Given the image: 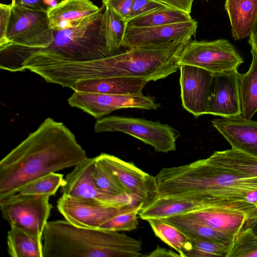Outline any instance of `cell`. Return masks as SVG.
<instances>
[{"label": "cell", "instance_id": "obj_15", "mask_svg": "<svg viewBox=\"0 0 257 257\" xmlns=\"http://www.w3.org/2000/svg\"><path fill=\"white\" fill-rule=\"evenodd\" d=\"M198 23L191 21L171 25L148 27L127 26L124 47L127 49L149 47L167 44L187 36H195Z\"/></svg>", "mask_w": 257, "mask_h": 257}, {"label": "cell", "instance_id": "obj_27", "mask_svg": "<svg viewBox=\"0 0 257 257\" xmlns=\"http://www.w3.org/2000/svg\"><path fill=\"white\" fill-rule=\"evenodd\" d=\"M155 235L174 249L181 257L190 251L192 244L186 234L172 224L162 219H150L147 220Z\"/></svg>", "mask_w": 257, "mask_h": 257}, {"label": "cell", "instance_id": "obj_17", "mask_svg": "<svg viewBox=\"0 0 257 257\" xmlns=\"http://www.w3.org/2000/svg\"><path fill=\"white\" fill-rule=\"evenodd\" d=\"M211 123L232 148L257 157V121L240 115L221 117L212 120Z\"/></svg>", "mask_w": 257, "mask_h": 257}, {"label": "cell", "instance_id": "obj_42", "mask_svg": "<svg viewBox=\"0 0 257 257\" xmlns=\"http://www.w3.org/2000/svg\"><path fill=\"white\" fill-rule=\"evenodd\" d=\"M255 204H256V207H257V202L255 203Z\"/></svg>", "mask_w": 257, "mask_h": 257}, {"label": "cell", "instance_id": "obj_13", "mask_svg": "<svg viewBox=\"0 0 257 257\" xmlns=\"http://www.w3.org/2000/svg\"><path fill=\"white\" fill-rule=\"evenodd\" d=\"M96 158L87 157L74 167L65 179L61 187L62 195L71 198L92 199L104 204L121 206L127 204L128 196L103 193L97 188L93 174Z\"/></svg>", "mask_w": 257, "mask_h": 257}, {"label": "cell", "instance_id": "obj_36", "mask_svg": "<svg viewBox=\"0 0 257 257\" xmlns=\"http://www.w3.org/2000/svg\"><path fill=\"white\" fill-rule=\"evenodd\" d=\"M134 0H102V6L113 10L128 21Z\"/></svg>", "mask_w": 257, "mask_h": 257}, {"label": "cell", "instance_id": "obj_7", "mask_svg": "<svg viewBox=\"0 0 257 257\" xmlns=\"http://www.w3.org/2000/svg\"><path fill=\"white\" fill-rule=\"evenodd\" d=\"M11 6L7 44L0 52L48 47L53 41L54 31L50 27L47 11Z\"/></svg>", "mask_w": 257, "mask_h": 257}, {"label": "cell", "instance_id": "obj_35", "mask_svg": "<svg viewBox=\"0 0 257 257\" xmlns=\"http://www.w3.org/2000/svg\"><path fill=\"white\" fill-rule=\"evenodd\" d=\"M12 11L11 4H0V50L7 44V35Z\"/></svg>", "mask_w": 257, "mask_h": 257}, {"label": "cell", "instance_id": "obj_4", "mask_svg": "<svg viewBox=\"0 0 257 257\" xmlns=\"http://www.w3.org/2000/svg\"><path fill=\"white\" fill-rule=\"evenodd\" d=\"M43 257H141L142 243L125 233L79 227L66 220L48 221Z\"/></svg>", "mask_w": 257, "mask_h": 257}, {"label": "cell", "instance_id": "obj_28", "mask_svg": "<svg viewBox=\"0 0 257 257\" xmlns=\"http://www.w3.org/2000/svg\"><path fill=\"white\" fill-rule=\"evenodd\" d=\"M190 14L179 10L167 7L135 18L127 22V26L148 27L171 25L191 21Z\"/></svg>", "mask_w": 257, "mask_h": 257}, {"label": "cell", "instance_id": "obj_2", "mask_svg": "<svg viewBox=\"0 0 257 257\" xmlns=\"http://www.w3.org/2000/svg\"><path fill=\"white\" fill-rule=\"evenodd\" d=\"M192 37L156 46L127 49L102 59L65 63L62 77L69 87L80 80L99 78H137L148 82L164 79L179 69L180 53Z\"/></svg>", "mask_w": 257, "mask_h": 257}, {"label": "cell", "instance_id": "obj_19", "mask_svg": "<svg viewBox=\"0 0 257 257\" xmlns=\"http://www.w3.org/2000/svg\"><path fill=\"white\" fill-rule=\"evenodd\" d=\"M100 9L90 0H63L47 11L54 31L71 28Z\"/></svg>", "mask_w": 257, "mask_h": 257}, {"label": "cell", "instance_id": "obj_5", "mask_svg": "<svg viewBox=\"0 0 257 257\" xmlns=\"http://www.w3.org/2000/svg\"><path fill=\"white\" fill-rule=\"evenodd\" d=\"M155 178L158 196L202 197L225 189L257 190V177L230 172L208 158L187 165L163 168Z\"/></svg>", "mask_w": 257, "mask_h": 257}, {"label": "cell", "instance_id": "obj_23", "mask_svg": "<svg viewBox=\"0 0 257 257\" xmlns=\"http://www.w3.org/2000/svg\"><path fill=\"white\" fill-rule=\"evenodd\" d=\"M42 240V237L10 227L7 237L8 253L12 257H43Z\"/></svg>", "mask_w": 257, "mask_h": 257}, {"label": "cell", "instance_id": "obj_30", "mask_svg": "<svg viewBox=\"0 0 257 257\" xmlns=\"http://www.w3.org/2000/svg\"><path fill=\"white\" fill-rule=\"evenodd\" d=\"M184 232L188 236L192 245V249L185 253L186 257H226L231 245Z\"/></svg>", "mask_w": 257, "mask_h": 257}, {"label": "cell", "instance_id": "obj_8", "mask_svg": "<svg viewBox=\"0 0 257 257\" xmlns=\"http://www.w3.org/2000/svg\"><path fill=\"white\" fill-rule=\"evenodd\" d=\"M243 60L227 39L191 40L179 56V65L196 66L213 75L238 69Z\"/></svg>", "mask_w": 257, "mask_h": 257}, {"label": "cell", "instance_id": "obj_9", "mask_svg": "<svg viewBox=\"0 0 257 257\" xmlns=\"http://www.w3.org/2000/svg\"><path fill=\"white\" fill-rule=\"evenodd\" d=\"M50 196L17 193L0 199L3 218L10 227H16L42 237L53 206Z\"/></svg>", "mask_w": 257, "mask_h": 257}, {"label": "cell", "instance_id": "obj_11", "mask_svg": "<svg viewBox=\"0 0 257 257\" xmlns=\"http://www.w3.org/2000/svg\"><path fill=\"white\" fill-rule=\"evenodd\" d=\"M68 103L96 119L121 108L151 110L160 107L153 98L143 94H106L79 91H74L68 99Z\"/></svg>", "mask_w": 257, "mask_h": 257}, {"label": "cell", "instance_id": "obj_21", "mask_svg": "<svg viewBox=\"0 0 257 257\" xmlns=\"http://www.w3.org/2000/svg\"><path fill=\"white\" fill-rule=\"evenodd\" d=\"M224 9L235 41L249 36L257 19V0H225Z\"/></svg>", "mask_w": 257, "mask_h": 257}, {"label": "cell", "instance_id": "obj_1", "mask_svg": "<svg viewBox=\"0 0 257 257\" xmlns=\"http://www.w3.org/2000/svg\"><path fill=\"white\" fill-rule=\"evenodd\" d=\"M87 158L75 135L62 122L46 118L0 162V199L27 183L74 167Z\"/></svg>", "mask_w": 257, "mask_h": 257}, {"label": "cell", "instance_id": "obj_20", "mask_svg": "<svg viewBox=\"0 0 257 257\" xmlns=\"http://www.w3.org/2000/svg\"><path fill=\"white\" fill-rule=\"evenodd\" d=\"M148 82L143 79L130 77H105L78 81L71 88L74 91L106 94H143Z\"/></svg>", "mask_w": 257, "mask_h": 257}, {"label": "cell", "instance_id": "obj_33", "mask_svg": "<svg viewBox=\"0 0 257 257\" xmlns=\"http://www.w3.org/2000/svg\"><path fill=\"white\" fill-rule=\"evenodd\" d=\"M143 206L144 203L140 202L134 209L110 219L103 223L98 228L117 231L136 229L139 225V213Z\"/></svg>", "mask_w": 257, "mask_h": 257}, {"label": "cell", "instance_id": "obj_39", "mask_svg": "<svg viewBox=\"0 0 257 257\" xmlns=\"http://www.w3.org/2000/svg\"><path fill=\"white\" fill-rule=\"evenodd\" d=\"M142 256L145 257H164V256H180L181 255L179 253H176L174 251L166 249L165 248H163L160 246H158L155 249L152 251L146 253L145 254H143Z\"/></svg>", "mask_w": 257, "mask_h": 257}, {"label": "cell", "instance_id": "obj_37", "mask_svg": "<svg viewBox=\"0 0 257 257\" xmlns=\"http://www.w3.org/2000/svg\"><path fill=\"white\" fill-rule=\"evenodd\" d=\"M11 4L14 6L31 10L46 11L49 10L46 0H11Z\"/></svg>", "mask_w": 257, "mask_h": 257}, {"label": "cell", "instance_id": "obj_32", "mask_svg": "<svg viewBox=\"0 0 257 257\" xmlns=\"http://www.w3.org/2000/svg\"><path fill=\"white\" fill-rule=\"evenodd\" d=\"M226 257H257V235L249 228L242 229L235 237Z\"/></svg>", "mask_w": 257, "mask_h": 257}, {"label": "cell", "instance_id": "obj_14", "mask_svg": "<svg viewBox=\"0 0 257 257\" xmlns=\"http://www.w3.org/2000/svg\"><path fill=\"white\" fill-rule=\"evenodd\" d=\"M179 69L183 107L196 117L206 114L213 74L192 65H182Z\"/></svg>", "mask_w": 257, "mask_h": 257}, {"label": "cell", "instance_id": "obj_38", "mask_svg": "<svg viewBox=\"0 0 257 257\" xmlns=\"http://www.w3.org/2000/svg\"><path fill=\"white\" fill-rule=\"evenodd\" d=\"M168 7L191 14L194 0H157Z\"/></svg>", "mask_w": 257, "mask_h": 257}, {"label": "cell", "instance_id": "obj_24", "mask_svg": "<svg viewBox=\"0 0 257 257\" xmlns=\"http://www.w3.org/2000/svg\"><path fill=\"white\" fill-rule=\"evenodd\" d=\"M162 219L184 232L217 242L231 245L235 237L206 225L186 214L174 215Z\"/></svg>", "mask_w": 257, "mask_h": 257}, {"label": "cell", "instance_id": "obj_25", "mask_svg": "<svg viewBox=\"0 0 257 257\" xmlns=\"http://www.w3.org/2000/svg\"><path fill=\"white\" fill-rule=\"evenodd\" d=\"M251 56L249 69L239 75L240 115L247 119H252L257 113V56L253 54Z\"/></svg>", "mask_w": 257, "mask_h": 257}, {"label": "cell", "instance_id": "obj_10", "mask_svg": "<svg viewBox=\"0 0 257 257\" xmlns=\"http://www.w3.org/2000/svg\"><path fill=\"white\" fill-rule=\"evenodd\" d=\"M139 203L115 206L95 199L62 195L57 201V207L59 212L69 223L79 227L98 228L110 219L134 209Z\"/></svg>", "mask_w": 257, "mask_h": 257}, {"label": "cell", "instance_id": "obj_6", "mask_svg": "<svg viewBox=\"0 0 257 257\" xmlns=\"http://www.w3.org/2000/svg\"><path fill=\"white\" fill-rule=\"evenodd\" d=\"M96 133L121 132L152 146L156 152L168 153L176 148L177 130L158 121L144 118L112 115L97 119Z\"/></svg>", "mask_w": 257, "mask_h": 257}, {"label": "cell", "instance_id": "obj_3", "mask_svg": "<svg viewBox=\"0 0 257 257\" xmlns=\"http://www.w3.org/2000/svg\"><path fill=\"white\" fill-rule=\"evenodd\" d=\"M105 7L89 16L76 25L54 31V39L47 48L14 49L9 61L15 72L70 62L106 58L118 53L109 51L104 38L101 19ZM120 53V52H119Z\"/></svg>", "mask_w": 257, "mask_h": 257}, {"label": "cell", "instance_id": "obj_40", "mask_svg": "<svg viewBox=\"0 0 257 257\" xmlns=\"http://www.w3.org/2000/svg\"><path fill=\"white\" fill-rule=\"evenodd\" d=\"M249 37L248 42L251 47L250 53L251 54L257 56V19L252 27Z\"/></svg>", "mask_w": 257, "mask_h": 257}, {"label": "cell", "instance_id": "obj_31", "mask_svg": "<svg viewBox=\"0 0 257 257\" xmlns=\"http://www.w3.org/2000/svg\"><path fill=\"white\" fill-rule=\"evenodd\" d=\"M96 158L93 177L98 189L103 193L112 195H130L117 178Z\"/></svg>", "mask_w": 257, "mask_h": 257}, {"label": "cell", "instance_id": "obj_16", "mask_svg": "<svg viewBox=\"0 0 257 257\" xmlns=\"http://www.w3.org/2000/svg\"><path fill=\"white\" fill-rule=\"evenodd\" d=\"M238 69L214 75L206 113L222 117L241 113Z\"/></svg>", "mask_w": 257, "mask_h": 257}, {"label": "cell", "instance_id": "obj_41", "mask_svg": "<svg viewBox=\"0 0 257 257\" xmlns=\"http://www.w3.org/2000/svg\"><path fill=\"white\" fill-rule=\"evenodd\" d=\"M250 228L255 234L257 235V216L247 219L244 228Z\"/></svg>", "mask_w": 257, "mask_h": 257}, {"label": "cell", "instance_id": "obj_12", "mask_svg": "<svg viewBox=\"0 0 257 257\" xmlns=\"http://www.w3.org/2000/svg\"><path fill=\"white\" fill-rule=\"evenodd\" d=\"M96 157L117 178L127 193L144 205L157 196L155 177L115 156L101 153Z\"/></svg>", "mask_w": 257, "mask_h": 257}, {"label": "cell", "instance_id": "obj_34", "mask_svg": "<svg viewBox=\"0 0 257 257\" xmlns=\"http://www.w3.org/2000/svg\"><path fill=\"white\" fill-rule=\"evenodd\" d=\"M167 7H169L157 0H134L128 21L135 18Z\"/></svg>", "mask_w": 257, "mask_h": 257}, {"label": "cell", "instance_id": "obj_43", "mask_svg": "<svg viewBox=\"0 0 257 257\" xmlns=\"http://www.w3.org/2000/svg\"><path fill=\"white\" fill-rule=\"evenodd\" d=\"M204 1H207L208 0H204Z\"/></svg>", "mask_w": 257, "mask_h": 257}, {"label": "cell", "instance_id": "obj_26", "mask_svg": "<svg viewBox=\"0 0 257 257\" xmlns=\"http://www.w3.org/2000/svg\"><path fill=\"white\" fill-rule=\"evenodd\" d=\"M127 21L109 8L105 7L101 19V26L105 44L110 51H123L124 38Z\"/></svg>", "mask_w": 257, "mask_h": 257}, {"label": "cell", "instance_id": "obj_22", "mask_svg": "<svg viewBox=\"0 0 257 257\" xmlns=\"http://www.w3.org/2000/svg\"><path fill=\"white\" fill-rule=\"evenodd\" d=\"M208 159L230 172L248 177H257V157L232 148L215 151Z\"/></svg>", "mask_w": 257, "mask_h": 257}, {"label": "cell", "instance_id": "obj_29", "mask_svg": "<svg viewBox=\"0 0 257 257\" xmlns=\"http://www.w3.org/2000/svg\"><path fill=\"white\" fill-rule=\"evenodd\" d=\"M65 183L64 176L57 172L38 178L22 187L18 193L23 195L54 196Z\"/></svg>", "mask_w": 257, "mask_h": 257}, {"label": "cell", "instance_id": "obj_18", "mask_svg": "<svg viewBox=\"0 0 257 257\" xmlns=\"http://www.w3.org/2000/svg\"><path fill=\"white\" fill-rule=\"evenodd\" d=\"M199 222L234 237L245 227L248 216L229 208L209 207L184 213Z\"/></svg>", "mask_w": 257, "mask_h": 257}]
</instances>
